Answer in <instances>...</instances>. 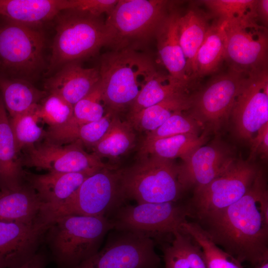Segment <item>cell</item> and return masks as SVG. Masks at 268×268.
<instances>
[{
	"instance_id": "obj_1",
	"label": "cell",
	"mask_w": 268,
	"mask_h": 268,
	"mask_svg": "<svg viewBox=\"0 0 268 268\" xmlns=\"http://www.w3.org/2000/svg\"><path fill=\"white\" fill-rule=\"evenodd\" d=\"M261 169L248 191L221 210L197 217L212 240L240 263L268 259V191Z\"/></svg>"
},
{
	"instance_id": "obj_2",
	"label": "cell",
	"mask_w": 268,
	"mask_h": 268,
	"mask_svg": "<svg viewBox=\"0 0 268 268\" xmlns=\"http://www.w3.org/2000/svg\"><path fill=\"white\" fill-rule=\"evenodd\" d=\"M99 71L107 111L118 115L130 107L157 69L148 56L127 47L105 54Z\"/></svg>"
},
{
	"instance_id": "obj_3",
	"label": "cell",
	"mask_w": 268,
	"mask_h": 268,
	"mask_svg": "<svg viewBox=\"0 0 268 268\" xmlns=\"http://www.w3.org/2000/svg\"><path fill=\"white\" fill-rule=\"evenodd\" d=\"M113 229L107 217L66 214L53 218L46 234L58 268H73L96 253Z\"/></svg>"
},
{
	"instance_id": "obj_4",
	"label": "cell",
	"mask_w": 268,
	"mask_h": 268,
	"mask_svg": "<svg viewBox=\"0 0 268 268\" xmlns=\"http://www.w3.org/2000/svg\"><path fill=\"white\" fill-rule=\"evenodd\" d=\"M49 71L92 56L108 45L105 22L99 17L71 10L56 16Z\"/></svg>"
},
{
	"instance_id": "obj_5",
	"label": "cell",
	"mask_w": 268,
	"mask_h": 268,
	"mask_svg": "<svg viewBox=\"0 0 268 268\" xmlns=\"http://www.w3.org/2000/svg\"><path fill=\"white\" fill-rule=\"evenodd\" d=\"M154 156L138 157L133 165L120 169L126 199L137 203L177 202L184 191L178 180V165Z\"/></svg>"
},
{
	"instance_id": "obj_6",
	"label": "cell",
	"mask_w": 268,
	"mask_h": 268,
	"mask_svg": "<svg viewBox=\"0 0 268 268\" xmlns=\"http://www.w3.org/2000/svg\"><path fill=\"white\" fill-rule=\"evenodd\" d=\"M173 2L164 0H118L105 22L108 45L116 50L132 41L146 40L156 31Z\"/></svg>"
},
{
	"instance_id": "obj_7",
	"label": "cell",
	"mask_w": 268,
	"mask_h": 268,
	"mask_svg": "<svg viewBox=\"0 0 268 268\" xmlns=\"http://www.w3.org/2000/svg\"><path fill=\"white\" fill-rule=\"evenodd\" d=\"M126 200L121 187L120 169L104 168L86 178L65 204L46 217L50 220L66 214L107 217Z\"/></svg>"
},
{
	"instance_id": "obj_8",
	"label": "cell",
	"mask_w": 268,
	"mask_h": 268,
	"mask_svg": "<svg viewBox=\"0 0 268 268\" xmlns=\"http://www.w3.org/2000/svg\"><path fill=\"white\" fill-rule=\"evenodd\" d=\"M193 216L190 205L177 202L123 205L110 220L113 229L143 235L154 240L167 239Z\"/></svg>"
},
{
	"instance_id": "obj_9",
	"label": "cell",
	"mask_w": 268,
	"mask_h": 268,
	"mask_svg": "<svg viewBox=\"0 0 268 268\" xmlns=\"http://www.w3.org/2000/svg\"><path fill=\"white\" fill-rule=\"evenodd\" d=\"M246 76L229 70L212 78L191 94L188 113L203 130L217 134L228 123Z\"/></svg>"
},
{
	"instance_id": "obj_10",
	"label": "cell",
	"mask_w": 268,
	"mask_h": 268,
	"mask_svg": "<svg viewBox=\"0 0 268 268\" xmlns=\"http://www.w3.org/2000/svg\"><path fill=\"white\" fill-rule=\"evenodd\" d=\"M223 22L229 70L247 76L268 69L267 27L257 18Z\"/></svg>"
},
{
	"instance_id": "obj_11",
	"label": "cell",
	"mask_w": 268,
	"mask_h": 268,
	"mask_svg": "<svg viewBox=\"0 0 268 268\" xmlns=\"http://www.w3.org/2000/svg\"><path fill=\"white\" fill-rule=\"evenodd\" d=\"M104 246L73 268H158L160 258L151 238L113 229Z\"/></svg>"
},
{
	"instance_id": "obj_12",
	"label": "cell",
	"mask_w": 268,
	"mask_h": 268,
	"mask_svg": "<svg viewBox=\"0 0 268 268\" xmlns=\"http://www.w3.org/2000/svg\"><path fill=\"white\" fill-rule=\"evenodd\" d=\"M261 168L248 159H236L222 174L205 186L194 192L189 203L197 218L223 209L248 191Z\"/></svg>"
},
{
	"instance_id": "obj_13",
	"label": "cell",
	"mask_w": 268,
	"mask_h": 268,
	"mask_svg": "<svg viewBox=\"0 0 268 268\" xmlns=\"http://www.w3.org/2000/svg\"><path fill=\"white\" fill-rule=\"evenodd\" d=\"M230 119L235 137L249 142L268 123V69L246 76Z\"/></svg>"
},
{
	"instance_id": "obj_14",
	"label": "cell",
	"mask_w": 268,
	"mask_h": 268,
	"mask_svg": "<svg viewBox=\"0 0 268 268\" xmlns=\"http://www.w3.org/2000/svg\"><path fill=\"white\" fill-rule=\"evenodd\" d=\"M43 34L34 26L9 21L0 28V62L12 71L33 73L43 63Z\"/></svg>"
},
{
	"instance_id": "obj_15",
	"label": "cell",
	"mask_w": 268,
	"mask_h": 268,
	"mask_svg": "<svg viewBox=\"0 0 268 268\" xmlns=\"http://www.w3.org/2000/svg\"><path fill=\"white\" fill-rule=\"evenodd\" d=\"M234 149L217 137L182 159L178 180L184 191H197L226 171L236 159Z\"/></svg>"
},
{
	"instance_id": "obj_16",
	"label": "cell",
	"mask_w": 268,
	"mask_h": 268,
	"mask_svg": "<svg viewBox=\"0 0 268 268\" xmlns=\"http://www.w3.org/2000/svg\"><path fill=\"white\" fill-rule=\"evenodd\" d=\"M26 164L48 172L85 173L90 175L104 168H115L103 162L93 153L86 152L79 141L66 145L46 141L33 146L28 153Z\"/></svg>"
},
{
	"instance_id": "obj_17",
	"label": "cell",
	"mask_w": 268,
	"mask_h": 268,
	"mask_svg": "<svg viewBox=\"0 0 268 268\" xmlns=\"http://www.w3.org/2000/svg\"><path fill=\"white\" fill-rule=\"evenodd\" d=\"M50 221L27 223L0 220V268L20 266L37 252Z\"/></svg>"
},
{
	"instance_id": "obj_18",
	"label": "cell",
	"mask_w": 268,
	"mask_h": 268,
	"mask_svg": "<svg viewBox=\"0 0 268 268\" xmlns=\"http://www.w3.org/2000/svg\"><path fill=\"white\" fill-rule=\"evenodd\" d=\"M180 14L173 6L161 22L155 35L160 58L169 74L191 90L195 87L188 76L186 61L179 40Z\"/></svg>"
},
{
	"instance_id": "obj_19",
	"label": "cell",
	"mask_w": 268,
	"mask_h": 268,
	"mask_svg": "<svg viewBox=\"0 0 268 268\" xmlns=\"http://www.w3.org/2000/svg\"><path fill=\"white\" fill-rule=\"evenodd\" d=\"M99 69L84 68L76 62L67 63L46 82L45 88L74 105L100 82Z\"/></svg>"
},
{
	"instance_id": "obj_20",
	"label": "cell",
	"mask_w": 268,
	"mask_h": 268,
	"mask_svg": "<svg viewBox=\"0 0 268 268\" xmlns=\"http://www.w3.org/2000/svg\"><path fill=\"white\" fill-rule=\"evenodd\" d=\"M44 204L30 186L21 184L0 190V220L32 223L46 219Z\"/></svg>"
},
{
	"instance_id": "obj_21",
	"label": "cell",
	"mask_w": 268,
	"mask_h": 268,
	"mask_svg": "<svg viewBox=\"0 0 268 268\" xmlns=\"http://www.w3.org/2000/svg\"><path fill=\"white\" fill-rule=\"evenodd\" d=\"M90 175L85 173L48 172L32 176L31 186L44 204L45 217L65 204Z\"/></svg>"
},
{
	"instance_id": "obj_22",
	"label": "cell",
	"mask_w": 268,
	"mask_h": 268,
	"mask_svg": "<svg viewBox=\"0 0 268 268\" xmlns=\"http://www.w3.org/2000/svg\"><path fill=\"white\" fill-rule=\"evenodd\" d=\"M210 17L201 9L192 7L180 14L178 21L179 43L183 52L188 76L196 87V59L211 23Z\"/></svg>"
},
{
	"instance_id": "obj_23",
	"label": "cell",
	"mask_w": 268,
	"mask_h": 268,
	"mask_svg": "<svg viewBox=\"0 0 268 268\" xmlns=\"http://www.w3.org/2000/svg\"><path fill=\"white\" fill-rule=\"evenodd\" d=\"M66 0H0V15L9 21L34 26L65 10Z\"/></svg>"
},
{
	"instance_id": "obj_24",
	"label": "cell",
	"mask_w": 268,
	"mask_h": 268,
	"mask_svg": "<svg viewBox=\"0 0 268 268\" xmlns=\"http://www.w3.org/2000/svg\"><path fill=\"white\" fill-rule=\"evenodd\" d=\"M162 245L164 268H207L199 245L181 228Z\"/></svg>"
},
{
	"instance_id": "obj_25",
	"label": "cell",
	"mask_w": 268,
	"mask_h": 268,
	"mask_svg": "<svg viewBox=\"0 0 268 268\" xmlns=\"http://www.w3.org/2000/svg\"><path fill=\"white\" fill-rule=\"evenodd\" d=\"M191 103V94H177L138 112L129 114L128 121L134 129L148 133L159 127L174 114L188 111Z\"/></svg>"
},
{
	"instance_id": "obj_26",
	"label": "cell",
	"mask_w": 268,
	"mask_h": 268,
	"mask_svg": "<svg viewBox=\"0 0 268 268\" xmlns=\"http://www.w3.org/2000/svg\"><path fill=\"white\" fill-rule=\"evenodd\" d=\"M210 133L203 130L200 135L182 134L155 140H143L138 157L154 156L170 160L178 157L182 159L205 144Z\"/></svg>"
},
{
	"instance_id": "obj_27",
	"label": "cell",
	"mask_w": 268,
	"mask_h": 268,
	"mask_svg": "<svg viewBox=\"0 0 268 268\" xmlns=\"http://www.w3.org/2000/svg\"><path fill=\"white\" fill-rule=\"evenodd\" d=\"M225 47L223 22L216 19L212 22L197 54V79L218 70L225 60Z\"/></svg>"
},
{
	"instance_id": "obj_28",
	"label": "cell",
	"mask_w": 268,
	"mask_h": 268,
	"mask_svg": "<svg viewBox=\"0 0 268 268\" xmlns=\"http://www.w3.org/2000/svg\"><path fill=\"white\" fill-rule=\"evenodd\" d=\"M0 90L5 109L11 118L35 108L45 98L47 92L19 79L0 77Z\"/></svg>"
},
{
	"instance_id": "obj_29",
	"label": "cell",
	"mask_w": 268,
	"mask_h": 268,
	"mask_svg": "<svg viewBox=\"0 0 268 268\" xmlns=\"http://www.w3.org/2000/svg\"><path fill=\"white\" fill-rule=\"evenodd\" d=\"M9 119L0 98V175L4 186L20 184L21 170Z\"/></svg>"
},
{
	"instance_id": "obj_30",
	"label": "cell",
	"mask_w": 268,
	"mask_h": 268,
	"mask_svg": "<svg viewBox=\"0 0 268 268\" xmlns=\"http://www.w3.org/2000/svg\"><path fill=\"white\" fill-rule=\"evenodd\" d=\"M135 142V135L131 124L121 121L115 114L106 134L92 146L93 153L100 158H118L128 153Z\"/></svg>"
},
{
	"instance_id": "obj_31",
	"label": "cell",
	"mask_w": 268,
	"mask_h": 268,
	"mask_svg": "<svg viewBox=\"0 0 268 268\" xmlns=\"http://www.w3.org/2000/svg\"><path fill=\"white\" fill-rule=\"evenodd\" d=\"M104 107L99 82L87 95L73 105L70 120L60 127L49 128L47 134L51 138H56L82 125L97 121L106 113Z\"/></svg>"
},
{
	"instance_id": "obj_32",
	"label": "cell",
	"mask_w": 268,
	"mask_h": 268,
	"mask_svg": "<svg viewBox=\"0 0 268 268\" xmlns=\"http://www.w3.org/2000/svg\"><path fill=\"white\" fill-rule=\"evenodd\" d=\"M190 91L169 73H162L157 70L130 106L129 114L138 112L174 95L189 93Z\"/></svg>"
},
{
	"instance_id": "obj_33",
	"label": "cell",
	"mask_w": 268,
	"mask_h": 268,
	"mask_svg": "<svg viewBox=\"0 0 268 268\" xmlns=\"http://www.w3.org/2000/svg\"><path fill=\"white\" fill-rule=\"evenodd\" d=\"M181 229L201 247L207 268H243L242 263L215 244L198 222L187 220Z\"/></svg>"
},
{
	"instance_id": "obj_34",
	"label": "cell",
	"mask_w": 268,
	"mask_h": 268,
	"mask_svg": "<svg viewBox=\"0 0 268 268\" xmlns=\"http://www.w3.org/2000/svg\"><path fill=\"white\" fill-rule=\"evenodd\" d=\"M39 105L29 111L9 119L18 153L24 148H30L45 134L38 122L37 109Z\"/></svg>"
},
{
	"instance_id": "obj_35",
	"label": "cell",
	"mask_w": 268,
	"mask_h": 268,
	"mask_svg": "<svg viewBox=\"0 0 268 268\" xmlns=\"http://www.w3.org/2000/svg\"><path fill=\"white\" fill-rule=\"evenodd\" d=\"M200 1L210 11L216 20L220 21L258 18V0H204Z\"/></svg>"
},
{
	"instance_id": "obj_36",
	"label": "cell",
	"mask_w": 268,
	"mask_h": 268,
	"mask_svg": "<svg viewBox=\"0 0 268 268\" xmlns=\"http://www.w3.org/2000/svg\"><path fill=\"white\" fill-rule=\"evenodd\" d=\"M115 114L107 111L99 120L82 125L66 133L53 143L63 144L79 141L93 146L108 131Z\"/></svg>"
},
{
	"instance_id": "obj_37",
	"label": "cell",
	"mask_w": 268,
	"mask_h": 268,
	"mask_svg": "<svg viewBox=\"0 0 268 268\" xmlns=\"http://www.w3.org/2000/svg\"><path fill=\"white\" fill-rule=\"evenodd\" d=\"M202 130L201 125L187 111L178 112L156 130L148 133L144 140H155L182 134L200 135Z\"/></svg>"
},
{
	"instance_id": "obj_38",
	"label": "cell",
	"mask_w": 268,
	"mask_h": 268,
	"mask_svg": "<svg viewBox=\"0 0 268 268\" xmlns=\"http://www.w3.org/2000/svg\"><path fill=\"white\" fill-rule=\"evenodd\" d=\"M73 106L59 96L49 93L42 104H39L37 114L49 128H57L67 123L71 118Z\"/></svg>"
},
{
	"instance_id": "obj_39",
	"label": "cell",
	"mask_w": 268,
	"mask_h": 268,
	"mask_svg": "<svg viewBox=\"0 0 268 268\" xmlns=\"http://www.w3.org/2000/svg\"><path fill=\"white\" fill-rule=\"evenodd\" d=\"M118 0H66V10H71L100 17L108 14Z\"/></svg>"
},
{
	"instance_id": "obj_40",
	"label": "cell",
	"mask_w": 268,
	"mask_h": 268,
	"mask_svg": "<svg viewBox=\"0 0 268 268\" xmlns=\"http://www.w3.org/2000/svg\"><path fill=\"white\" fill-rule=\"evenodd\" d=\"M251 145L249 161L254 159L257 155L267 159L268 156V123L264 125L250 140Z\"/></svg>"
},
{
	"instance_id": "obj_41",
	"label": "cell",
	"mask_w": 268,
	"mask_h": 268,
	"mask_svg": "<svg viewBox=\"0 0 268 268\" xmlns=\"http://www.w3.org/2000/svg\"><path fill=\"white\" fill-rule=\"evenodd\" d=\"M48 262L46 256L42 253H37L24 264L13 268H45Z\"/></svg>"
},
{
	"instance_id": "obj_42",
	"label": "cell",
	"mask_w": 268,
	"mask_h": 268,
	"mask_svg": "<svg viewBox=\"0 0 268 268\" xmlns=\"http://www.w3.org/2000/svg\"><path fill=\"white\" fill-rule=\"evenodd\" d=\"M257 17L261 23L266 27L268 21V0H258L257 5Z\"/></svg>"
},
{
	"instance_id": "obj_43",
	"label": "cell",
	"mask_w": 268,
	"mask_h": 268,
	"mask_svg": "<svg viewBox=\"0 0 268 268\" xmlns=\"http://www.w3.org/2000/svg\"><path fill=\"white\" fill-rule=\"evenodd\" d=\"M253 268H268V259L254 266Z\"/></svg>"
},
{
	"instance_id": "obj_44",
	"label": "cell",
	"mask_w": 268,
	"mask_h": 268,
	"mask_svg": "<svg viewBox=\"0 0 268 268\" xmlns=\"http://www.w3.org/2000/svg\"><path fill=\"white\" fill-rule=\"evenodd\" d=\"M0 65H1V64H0Z\"/></svg>"
}]
</instances>
